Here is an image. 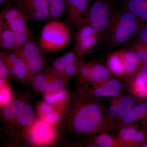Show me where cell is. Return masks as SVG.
<instances>
[{
  "instance_id": "obj_1",
  "label": "cell",
  "mask_w": 147,
  "mask_h": 147,
  "mask_svg": "<svg viewBox=\"0 0 147 147\" xmlns=\"http://www.w3.org/2000/svg\"><path fill=\"white\" fill-rule=\"evenodd\" d=\"M98 99L85 94L76 86L69 94L64 116L65 131L95 136L114 128L108 110Z\"/></svg>"
},
{
  "instance_id": "obj_2",
  "label": "cell",
  "mask_w": 147,
  "mask_h": 147,
  "mask_svg": "<svg viewBox=\"0 0 147 147\" xmlns=\"http://www.w3.org/2000/svg\"><path fill=\"white\" fill-rule=\"evenodd\" d=\"M146 23L121 7L115 10L102 38L109 49L117 48L135 37Z\"/></svg>"
},
{
  "instance_id": "obj_3",
  "label": "cell",
  "mask_w": 147,
  "mask_h": 147,
  "mask_svg": "<svg viewBox=\"0 0 147 147\" xmlns=\"http://www.w3.org/2000/svg\"><path fill=\"white\" fill-rule=\"evenodd\" d=\"M36 119L31 105L21 99L11 100L1 108V121L6 134L13 138L27 137Z\"/></svg>"
},
{
  "instance_id": "obj_4",
  "label": "cell",
  "mask_w": 147,
  "mask_h": 147,
  "mask_svg": "<svg viewBox=\"0 0 147 147\" xmlns=\"http://www.w3.org/2000/svg\"><path fill=\"white\" fill-rule=\"evenodd\" d=\"M70 33L67 25L59 19L52 20L42 27L38 45L45 52L62 50L69 42Z\"/></svg>"
},
{
  "instance_id": "obj_5",
  "label": "cell",
  "mask_w": 147,
  "mask_h": 147,
  "mask_svg": "<svg viewBox=\"0 0 147 147\" xmlns=\"http://www.w3.org/2000/svg\"><path fill=\"white\" fill-rule=\"evenodd\" d=\"M115 10L114 0H95L76 26L89 25L102 38Z\"/></svg>"
},
{
  "instance_id": "obj_6",
  "label": "cell",
  "mask_w": 147,
  "mask_h": 147,
  "mask_svg": "<svg viewBox=\"0 0 147 147\" xmlns=\"http://www.w3.org/2000/svg\"><path fill=\"white\" fill-rule=\"evenodd\" d=\"M13 52L20 57L26 65L30 82L34 76L43 71L47 60L45 52L32 39Z\"/></svg>"
},
{
  "instance_id": "obj_7",
  "label": "cell",
  "mask_w": 147,
  "mask_h": 147,
  "mask_svg": "<svg viewBox=\"0 0 147 147\" xmlns=\"http://www.w3.org/2000/svg\"><path fill=\"white\" fill-rule=\"evenodd\" d=\"M77 82L81 83H100L111 78L108 67L97 61H86L82 58L78 60L76 73Z\"/></svg>"
},
{
  "instance_id": "obj_8",
  "label": "cell",
  "mask_w": 147,
  "mask_h": 147,
  "mask_svg": "<svg viewBox=\"0 0 147 147\" xmlns=\"http://www.w3.org/2000/svg\"><path fill=\"white\" fill-rule=\"evenodd\" d=\"M76 86L87 95L98 98L121 95L124 86L120 80L111 77L104 82L94 84L77 82Z\"/></svg>"
},
{
  "instance_id": "obj_9",
  "label": "cell",
  "mask_w": 147,
  "mask_h": 147,
  "mask_svg": "<svg viewBox=\"0 0 147 147\" xmlns=\"http://www.w3.org/2000/svg\"><path fill=\"white\" fill-rule=\"evenodd\" d=\"M9 1L18 7L28 21L34 23L50 19L46 0H10Z\"/></svg>"
},
{
  "instance_id": "obj_10",
  "label": "cell",
  "mask_w": 147,
  "mask_h": 147,
  "mask_svg": "<svg viewBox=\"0 0 147 147\" xmlns=\"http://www.w3.org/2000/svg\"><path fill=\"white\" fill-rule=\"evenodd\" d=\"M54 126L38 118L32 125L27 137L36 145H45L53 142L55 138Z\"/></svg>"
},
{
  "instance_id": "obj_11",
  "label": "cell",
  "mask_w": 147,
  "mask_h": 147,
  "mask_svg": "<svg viewBox=\"0 0 147 147\" xmlns=\"http://www.w3.org/2000/svg\"><path fill=\"white\" fill-rule=\"evenodd\" d=\"M0 59L5 64L13 77L24 84L30 83L28 69L25 62L13 52L8 53L1 50Z\"/></svg>"
},
{
  "instance_id": "obj_12",
  "label": "cell",
  "mask_w": 147,
  "mask_h": 147,
  "mask_svg": "<svg viewBox=\"0 0 147 147\" xmlns=\"http://www.w3.org/2000/svg\"><path fill=\"white\" fill-rule=\"evenodd\" d=\"M31 39L30 33L16 32L0 27V47L5 52L16 51Z\"/></svg>"
},
{
  "instance_id": "obj_13",
  "label": "cell",
  "mask_w": 147,
  "mask_h": 147,
  "mask_svg": "<svg viewBox=\"0 0 147 147\" xmlns=\"http://www.w3.org/2000/svg\"><path fill=\"white\" fill-rule=\"evenodd\" d=\"M118 139L122 147H139L147 140V131L138 130L133 125L119 129Z\"/></svg>"
},
{
  "instance_id": "obj_14",
  "label": "cell",
  "mask_w": 147,
  "mask_h": 147,
  "mask_svg": "<svg viewBox=\"0 0 147 147\" xmlns=\"http://www.w3.org/2000/svg\"><path fill=\"white\" fill-rule=\"evenodd\" d=\"M90 0H67L66 24L76 26L87 13L90 6Z\"/></svg>"
},
{
  "instance_id": "obj_15",
  "label": "cell",
  "mask_w": 147,
  "mask_h": 147,
  "mask_svg": "<svg viewBox=\"0 0 147 147\" xmlns=\"http://www.w3.org/2000/svg\"><path fill=\"white\" fill-rule=\"evenodd\" d=\"M147 119V102L137 104L116 125L115 128L120 129L124 127L134 126L138 121Z\"/></svg>"
},
{
  "instance_id": "obj_16",
  "label": "cell",
  "mask_w": 147,
  "mask_h": 147,
  "mask_svg": "<svg viewBox=\"0 0 147 147\" xmlns=\"http://www.w3.org/2000/svg\"><path fill=\"white\" fill-rule=\"evenodd\" d=\"M36 110L38 118L53 126L59 122L63 117L57 108L44 100L38 103Z\"/></svg>"
},
{
  "instance_id": "obj_17",
  "label": "cell",
  "mask_w": 147,
  "mask_h": 147,
  "mask_svg": "<svg viewBox=\"0 0 147 147\" xmlns=\"http://www.w3.org/2000/svg\"><path fill=\"white\" fill-rule=\"evenodd\" d=\"M43 100L55 106L64 117L68 105L69 94L66 88L42 94Z\"/></svg>"
},
{
  "instance_id": "obj_18",
  "label": "cell",
  "mask_w": 147,
  "mask_h": 147,
  "mask_svg": "<svg viewBox=\"0 0 147 147\" xmlns=\"http://www.w3.org/2000/svg\"><path fill=\"white\" fill-rule=\"evenodd\" d=\"M124 66V78L130 79L140 68L143 63L134 51L130 49L119 50Z\"/></svg>"
},
{
  "instance_id": "obj_19",
  "label": "cell",
  "mask_w": 147,
  "mask_h": 147,
  "mask_svg": "<svg viewBox=\"0 0 147 147\" xmlns=\"http://www.w3.org/2000/svg\"><path fill=\"white\" fill-rule=\"evenodd\" d=\"M121 7L147 22V0H119Z\"/></svg>"
},
{
  "instance_id": "obj_20",
  "label": "cell",
  "mask_w": 147,
  "mask_h": 147,
  "mask_svg": "<svg viewBox=\"0 0 147 147\" xmlns=\"http://www.w3.org/2000/svg\"><path fill=\"white\" fill-rule=\"evenodd\" d=\"M77 57L76 52L73 49L56 59L49 68V70L55 75L59 76L70 64L77 60Z\"/></svg>"
},
{
  "instance_id": "obj_21",
  "label": "cell",
  "mask_w": 147,
  "mask_h": 147,
  "mask_svg": "<svg viewBox=\"0 0 147 147\" xmlns=\"http://www.w3.org/2000/svg\"><path fill=\"white\" fill-rule=\"evenodd\" d=\"M24 15L13 3L9 1L5 5L4 8L0 13V27L7 28L13 20Z\"/></svg>"
},
{
  "instance_id": "obj_22",
  "label": "cell",
  "mask_w": 147,
  "mask_h": 147,
  "mask_svg": "<svg viewBox=\"0 0 147 147\" xmlns=\"http://www.w3.org/2000/svg\"><path fill=\"white\" fill-rule=\"evenodd\" d=\"M107 67L111 74L124 78V66L119 50L115 51L109 55L107 59Z\"/></svg>"
},
{
  "instance_id": "obj_23",
  "label": "cell",
  "mask_w": 147,
  "mask_h": 147,
  "mask_svg": "<svg viewBox=\"0 0 147 147\" xmlns=\"http://www.w3.org/2000/svg\"><path fill=\"white\" fill-rule=\"evenodd\" d=\"M47 70L49 74V79L47 83L40 89L39 93L42 94L47 92L54 91L66 88L68 82L51 72L49 68Z\"/></svg>"
},
{
  "instance_id": "obj_24",
  "label": "cell",
  "mask_w": 147,
  "mask_h": 147,
  "mask_svg": "<svg viewBox=\"0 0 147 147\" xmlns=\"http://www.w3.org/2000/svg\"><path fill=\"white\" fill-rule=\"evenodd\" d=\"M92 141L93 146L97 147H122L117 137L113 136L109 131L95 135Z\"/></svg>"
},
{
  "instance_id": "obj_25",
  "label": "cell",
  "mask_w": 147,
  "mask_h": 147,
  "mask_svg": "<svg viewBox=\"0 0 147 147\" xmlns=\"http://www.w3.org/2000/svg\"><path fill=\"white\" fill-rule=\"evenodd\" d=\"M100 38V36L96 35L75 42L73 49L78 57L82 58L86 53L94 47Z\"/></svg>"
},
{
  "instance_id": "obj_26",
  "label": "cell",
  "mask_w": 147,
  "mask_h": 147,
  "mask_svg": "<svg viewBox=\"0 0 147 147\" xmlns=\"http://www.w3.org/2000/svg\"><path fill=\"white\" fill-rule=\"evenodd\" d=\"M120 102V113L114 123V128L117 123L120 121L136 105V97L132 95L119 96Z\"/></svg>"
},
{
  "instance_id": "obj_27",
  "label": "cell",
  "mask_w": 147,
  "mask_h": 147,
  "mask_svg": "<svg viewBox=\"0 0 147 147\" xmlns=\"http://www.w3.org/2000/svg\"><path fill=\"white\" fill-rule=\"evenodd\" d=\"M48 7L50 19H59L62 17L67 11V0H55Z\"/></svg>"
},
{
  "instance_id": "obj_28",
  "label": "cell",
  "mask_w": 147,
  "mask_h": 147,
  "mask_svg": "<svg viewBox=\"0 0 147 147\" xmlns=\"http://www.w3.org/2000/svg\"><path fill=\"white\" fill-rule=\"evenodd\" d=\"M128 84L142 86L147 84V63H144L136 73L128 79Z\"/></svg>"
},
{
  "instance_id": "obj_29",
  "label": "cell",
  "mask_w": 147,
  "mask_h": 147,
  "mask_svg": "<svg viewBox=\"0 0 147 147\" xmlns=\"http://www.w3.org/2000/svg\"><path fill=\"white\" fill-rule=\"evenodd\" d=\"M28 22L25 15H23L16 18L11 22L7 28L18 33H30L27 23Z\"/></svg>"
},
{
  "instance_id": "obj_30",
  "label": "cell",
  "mask_w": 147,
  "mask_h": 147,
  "mask_svg": "<svg viewBox=\"0 0 147 147\" xmlns=\"http://www.w3.org/2000/svg\"><path fill=\"white\" fill-rule=\"evenodd\" d=\"M0 103L1 107H2L11 99V91L7 84V78H0Z\"/></svg>"
},
{
  "instance_id": "obj_31",
  "label": "cell",
  "mask_w": 147,
  "mask_h": 147,
  "mask_svg": "<svg viewBox=\"0 0 147 147\" xmlns=\"http://www.w3.org/2000/svg\"><path fill=\"white\" fill-rule=\"evenodd\" d=\"M130 43V50L134 51L143 63H147V42L136 40Z\"/></svg>"
},
{
  "instance_id": "obj_32",
  "label": "cell",
  "mask_w": 147,
  "mask_h": 147,
  "mask_svg": "<svg viewBox=\"0 0 147 147\" xmlns=\"http://www.w3.org/2000/svg\"><path fill=\"white\" fill-rule=\"evenodd\" d=\"M49 78V74L47 70L36 74L31 80L32 86L36 93H39L40 90L47 82Z\"/></svg>"
},
{
  "instance_id": "obj_33",
  "label": "cell",
  "mask_w": 147,
  "mask_h": 147,
  "mask_svg": "<svg viewBox=\"0 0 147 147\" xmlns=\"http://www.w3.org/2000/svg\"><path fill=\"white\" fill-rule=\"evenodd\" d=\"M79 26V30L75 34V42L96 35L100 36L92 27L89 25H82Z\"/></svg>"
},
{
  "instance_id": "obj_34",
  "label": "cell",
  "mask_w": 147,
  "mask_h": 147,
  "mask_svg": "<svg viewBox=\"0 0 147 147\" xmlns=\"http://www.w3.org/2000/svg\"><path fill=\"white\" fill-rule=\"evenodd\" d=\"M129 90L131 95L138 98H147V84L142 86L128 84Z\"/></svg>"
},
{
  "instance_id": "obj_35",
  "label": "cell",
  "mask_w": 147,
  "mask_h": 147,
  "mask_svg": "<svg viewBox=\"0 0 147 147\" xmlns=\"http://www.w3.org/2000/svg\"><path fill=\"white\" fill-rule=\"evenodd\" d=\"M78 60L71 63L65 69L60 77L68 82L70 78L75 75L78 66Z\"/></svg>"
},
{
  "instance_id": "obj_36",
  "label": "cell",
  "mask_w": 147,
  "mask_h": 147,
  "mask_svg": "<svg viewBox=\"0 0 147 147\" xmlns=\"http://www.w3.org/2000/svg\"><path fill=\"white\" fill-rule=\"evenodd\" d=\"M137 41L147 42V23L135 36Z\"/></svg>"
},
{
  "instance_id": "obj_37",
  "label": "cell",
  "mask_w": 147,
  "mask_h": 147,
  "mask_svg": "<svg viewBox=\"0 0 147 147\" xmlns=\"http://www.w3.org/2000/svg\"><path fill=\"white\" fill-rule=\"evenodd\" d=\"M9 76H13L5 64L0 59V78H7Z\"/></svg>"
},
{
  "instance_id": "obj_38",
  "label": "cell",
  "mask_w": 147,
  "mask_h": 147,
  "mask_svg": "<svg viewBox=\"0 0 147 147\" xmlns=\"http://www.w3.org/2000/svg\"><path fill=\"white\" fill-rule=\"evenodd\" d=\"M139 147H147V140L139 146Z\"/></svg>"
},
{
  "instance_id": "obj_39",
  "label": "cell",
  "mask_w": 147,
  "mask_h": 147,
  "mask_svg": "<svg viewBox=\"0 0 147 147\" xmlns=\"http://www.w3.org/2000/svg\"><path fill=\"white\" fill-rule=\"evenodd\" d=\"M146 121V122H147V119H146V121Z\"/></svg>"
}]
</instances>
